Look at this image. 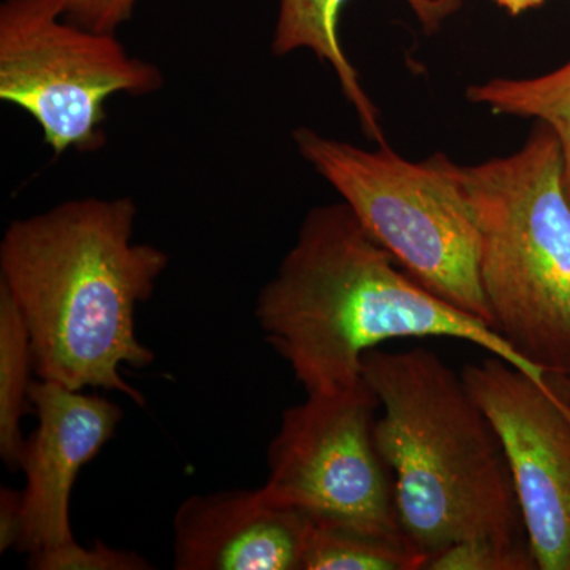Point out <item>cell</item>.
Returning <instances> with one entry per match:
<instances>
[{
	"label": "cell",
	"instance_id": "1",
	"mask_svg": "<svg viewBox=\"0 0 570 570\" xmlns=\"http://www.w3.org/2000/svg\"><path fill=\"white\" fill-rule=\"evenodd\" d=\"M137 213L130 197H86L13 220L0 243V287L28 326L37 379L122 393L145 406L121 366L154 363L135 314L170 258L134 242Z\"/></svg>",
	"mask_w": 570,
	"mask_h": 570
},
{
	"label": "cell",
	"instance_id": "2",
	"mask_svg": "<svg viewBox=\"0 0 570 570\" xmlns=\"http://www.w3.org/2000/svg\"><path fill=\"white\" fill-rule=\"evenodd\" d=\"M255 318L306 395L358 384L366 352L404 337L466 341L535 381L549 379L493 326L407 275L344 202L309 209L294 246L262 287Z\"/></svg>",
	"mask_w": 570,
	"mask_h": 570
},
{
	"label": "cell",
	"instance_id": "3",
	"mask_svg": "<svg viewBox=\"0 0 570 570\" xmlns=\"http://www.w3.org/2000/svg\"><path fill=\"white\" fill-rule=\"evenodd\" d=\"M362 376L381 407L374 436L409 546L428 562L463 540L528 542L501 439L463 376L423 347L373 348Z\"/></svg>",
	"mask_w": 570,
	"mask_h": 570
},
{
	"label": "cell",
	"instance_id": "4",
	"mask_svg": "<svg viewBox=\"0 0 570 570\" xmlns=\"http://www.w3.org/2000/svg\"><path fill=\"white\" fill-rule=\"evenodd\" d=\"M479 235L493 328L528 363L570 377V200L560 141L538 122L519 151L453 163Z\"/></svg>",
	"mask_w": 570,
	"mask_h": 570
},
{
	"label": "cell",
	"instance_id": "5",
	"mask_svg": "<svg viewBox=\"0 0 570 570\" xmlns=\"http://www.w3.org/2000/svg\"><path fill=\"white\" fill-rule=\"evenodd\" d=\"M299 156L343 198L367 234L407 275L450 305L493 326L479 276V235L453 160L411 163L376 149L294 130Z\"/></svg>",
	"mask_w": 570,
	"mask_h": 570
},
{
	"label": "cell",
	"instance_id": "6",
	"mask_svg": "<svg viewBox=\"0 0 570 570\" xmlns=\"http://www.w3.org/2000/svg\"><path fill=\"white\" fill-rule=\"evenodd\" d=\"M66 0H6L0 7V99L39 124L56 156L105 145L107 100L157 92L156 63L127 52L115 33L63 17Z\"/></svg>",
	"mask_w": 570,
	"mask_h": 570
},
{
	"label": "cell",
	"instance_id": "7",
	"mask_svg": "<svg viewBox=\"0 0 570 570\" xmlns=\"http://www.w3.org/2000/svg\"><path fill=\"white\" fill-rule=\"evenodd\" d=\"M379 409L365 379L285 409L268 448L266 493L313 520L406 542L374 436Z\"/></svg>",
	"mask_w": 570,
	"mask_h": 570
},
{
	"label": "cell",
	"instance_id": "8",
	"mask_svg": "<svg viewBox=\"0 0 570 570\" xmlns=\"http://www.w3.org/2000/svg\"><path fill=\"white\" fill-rule=\"evenodd\" d=\"M461 376L501 439L538 569L570 570V377L535 381L493 354Z\"/></svg>",
	"mask_w": 570,
	"mask_h": 570
},
{
	"label": "cell",
	"instance_id": "9",
	"mask_svg": "<svg viewBox=\"0 0 570 570\" xmlns=\"http://www.w3.org/2000/svg\"><path fill=\"white\" fill-rule=\"evenodd\" d=\"M29 401L39 425L26 442L21 469L24 528L18 551L31 554L75 539L70 499L75 480L116 433L122 409L51 381L32 382Z\"/></svg>",
	"mask_w": 570,
	"mask_h": 570
},
{
	"label": "cell",
	"instance_id": "10",
	"mask_svg": "<svg viewBox=\"0 0 570 570\" xmlns=\"http://www.w3.org/2000/svg\"><path fill=\"white\" fill-rule=\"evenodd\" d=\"M313 519L264 487L195 494L174 519L178 570H302Z\"/></svg>",
	"mask_w": 570,
	"mask_h": 570
},
{
	"label": "cell",
	"instance_id": "11",
	"mask_svg": "<svg viewBox=\"0 0 570 570\" xmlns=\"http://www.w3.org/2000/svg\"><path fill=\"white\" fill-rule=\"evenodd\" d=\"M347 0H281L272 52L281 56L307 50L335 70L341 91L354 107L363 132L377 145L385 142L381 115L367 96L355 67L348 61L340 39V17ZM425 33L438 32L459 13L463 0H404Z\"/></svg>",
	"mask_w": 570,
	"mask_h": 570
},
{
	"label": "cell",
	"instance_id": "12",
	"mask_svg": "<svg viewBox=\"0 0 570 570\" xmlns=\"http://www.w3.org/2000/svg\"><path fill=\"white\" fill-rule=\"evenodd\" d=\"M469 102L493 115L534 118L560 141L562 174L570 200V61L534 78H491L466 89Z\"/></svg>",
	"mask_w": 570,
	"mask_h": 570
},
{
	"label": "cell",
	"instance_id": "13",
	"mask_svg": "<svg viewBox=\"0 0 570 570\" xmlns=\"http://www.w3.org/2000/svg\"><path fill=\"white\" fill-rule=\"evenodd\" d=\"M33 356L28 326L6 288L0 287V456L7 468H21L26 442L22 419L31 401Z\"/></svg>",
	"mask_w": 570,
	"mask_h": 570
},
{
	"label": "cell",
	"instance_id": "14",
	"mask_svg": "<svg viewBox=\"0 0 570 570\" xmlns=\"http://www.w3.org/2000/svg\"><path fill=\"white\" fill-rule=\"evenodd\" d=\"M425 564L406 542L313 520L302 570H420Z\"/></svg>",
	"mask_w": 570,
	"mask_h": 570
},
{
	"label": "cell",
	"instance_id": "15",
	"mask_svg": "<svg viewBox=\"0 0 570 570\" xmlns=\"http://www.w3.org/2000/svg\"><path fill=\"white\" fill-rule=\"evenodd\" d=\"M428 570H534L528 542L472 539L453 543L426 562Z\"/></svg>",
	"mask_w": 570,
	"mask_h": 570
},
{
	"label": "cell",
	"instance_id": "16",
	"mask_svg": "<svg viewBox=\"0 0 570 570\" xmlns=\"http://www.w3.org/2000/svg\"><path fill=\"white\" fill-rule=\"evenodd\" d=\"M32 570H149L153 566L135 551L112 549L97 540L82 547L77 540L59 543L29 554Z\"/></svg>",
	"mask_w": 570,
	"mask_h": 570
},
{
	"label": "cell",
	"instance_id": "17",
	"mask_svg": "<svg viewBox=\"0 0 570 570\" xmlns=\"http://www.w3.org/2000/svg\"><path fill=\"white\" fill-rule=\"evenodd\" d=\"M138 0H66V20L100 33H115L132 17Z\"/></svg>",
	"mask_w": 570,
	"mask_h": 570
},
{
	"label": "cell",
	"instance_id": "18",
	"mask_svg": "<svg viewBox=\"0 0 570 570\" xmlns=\"http://www.w3.org/2000/svg\"><path fill=\"white\" fill-rule=\"evenodd\" d=\"M24 528L22 491L0 490V551L18 549Z\"/></svg>",
	"mask_w": 570,
	"mask_h": 570
},
{
	"label": "cell",
	"instance_id": "19",
	"mask_svg": "<svg viewBox=\"0 0 570 570\" xmlns=\"http://www.w3.org/2000/svg\"><path fill=\"white\" fill-rule=\"evenodd\" d=\"M493 2L508 10L513 17H519L524 11L538 9L546 0H493Z\"/></svg>",
	"mask_w": 570,
	"mask_h": 570
}]
</instances>
